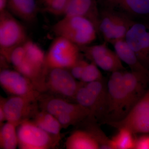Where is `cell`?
<instances>
[{"label": "cell", "instance_id": "23", "mask_svg": "<svg viewBox=\"0 0 149 149\" xmlns=\"http://www.w3.org/2000/svg\"><path fill=\"white\" fill-rule=\"evenodd\" d=\"M74 101L91 112V117L89 118L96 120L97 107L95 101L92 93L85 84L82 83L75 95Z\"/></svg>", "mask_w": 149, "mask_h": 149}, {"label": "cell", "instance_id": "20", "mask_svg": "<svg viewBox=\"0 0 149 149\" xmlns=\"http://www.w3.org/2000/svg\"><path fill=\"white\" fill-rule=\"evenodd\" d=\"M68 149H99L97 142L93 135L85 129L74 130L65 142Z\"/></svg>", "mask_w": 149, "mask_h": 149}, {"label": "cell", "instance_id": "28", "mask_svg": "<svg viewBox=\"0 0 149 149\" xmlns=\"http://www.w3.org/2000/svg\"><path fill=\"white\" fill-rule=\"evenodd\" d=\"M55 117L61 125L62 128H63L75 125L88 118L80 115L64 113H61Z\"/></svg>", "mask_w": 149, "mask_h": 149}, {"label": "cell", "instance_id": "32", "mask_svg": "<svg viewBox=\"0 0 149 149\" xmlns=\"http://www.w3.org/2000/svg\"><path fill=\"white\" fill-rule=\"evenodd\" d=\"M7 0H0V13L7 10Z\"/></svg>", "mask_w": 149, "mask_h": 149}, {"label": "cell", "instance_id": "15", "mask_svg": "<svg viewBox=\"0 0 149 149\" xmlns=\"http://www.w3.org/2000/svg\"><path fill=\"white\" fill-rule=\"evenodd\" d=\"M64 15L82 16L88 18L93 22L99 34L100 13L96 0H70Z\"/></svg>", "mask_w": 149, "mask_h": 149}, {"label": "cell", "instance_id": "10", "mask_svg": "<svg viewBox=\"0 0 149 149\" xmlns=\"http://www.w3.org/2000/svg\"><path fill=\"white\" fill-rule=\"evenodd\" d=\"M6 120L16 126L33 118L38 111L37 101L19 96H12L7 99L1 97Z\"/></svg>", "mask_w": 149, "mask_h": 149}, {"label": "cell", "instance_id": "11", "mask_svg": "<svg viewBox=\"0 0 149 149\" xmlns=\"http://www.w3.org/2000/svg\"><path fill=\"white\" fill-rule=\"evenodd\" d=\"M80 48L87 58L104 71L112 72L125 70L116 53L108 47L105 42L101 45Z\"/></svg>", "mask_w": 149, "mask_h": 149}, {"label": "cell", "instance_id": "2", "mask_svg": "<svg viewBox=\"0 0 149 149\" xmlns=\"http://www.w3.org/2000/svg\"><path fill=\"white\" fill-rule=\"evenodd\" d=\"M52 30L57 37L65 38L79 47L89 45L98 34L92 22L79 16H64L54 25Z\"/></svg>", "mask_w": 149, "mask_h": 149}, {"label": "cell", "instance_id": "29", "mask_svg": "<svg viewBox=\"0 0 149 149\" xmlns=\"http://www.w3.org/2000/svg\"><path fill=\"white\" fill-rule=\"evenodd\" d=\"M88 63V62L80 58L68 70L75 79L80 80L84 70Z\"/></svg>", "mask_w": 149, "mask_h": 149}, {"label": "cell", "instance_id": "24", "mask_svg": "<svg viewBox=\"0 0 149 149\" xmlns=\"http://www.w3.org/2000/svg\"><path fill=\"white\" fill-rule=\"evenodd\" d=\"M88 122L86 123L85 130H88L93 135L98 144L100 149H113L111 139L108 138L102 130L97 121L88 118Z\"/></svg>", "mask_w": 149, "mask_h": 149}, {"label": "cell", "instance_id": "14", "mask_svg": "<svg viewBox=\"0 0 149 149\" xmlns=\"http://www.w3.org/2000/svg\"><path fill=\"white\" fill-rule=\"evenodd\" d=\"M38 102L42 110L49 113L55 116L61 113H72L90 118L89 110L77 103H72L59 97L41 95Z\"/></svg>", "mask_w": 149, "mask_h": 149}, {"label": "cell", "instance_id": "26", "mask_svg": "<svg viewBox=\"0 0 149 149\" xmlns=\"http://www.w3.org/2000/svg\"><path fill=\"white\" fill-rule=\"evenodd\" d=\"M48 12L56 15H64L70 0H37Z\"/></svg>", "mask_w": 149, "mask_h": 149}, {"label": "cell", "instance_id": "1", "mask_svg": "<svg viewBox=\"0 0 149 149\" xmlns=\"http://www.w3.org/2000/svg\"><path fill=\"white\" fill-rule=\"evenodd\" d=\"M19 47L21 51V61L15 69L27 77L40 93L47 91V77L49 68L44 52L37 44L28 40Z\"/></svg>", "mask_w": 149, "mask_h": 149}, {"label": "cell", "instance_id": "8", "mask_svg": "<svg viewBox=\"0 0 149 149\" xmlns=\"http://www.w3.org/2000/svg\"><path fill=\"white\" fill-rule=\"evenodd\" d=\"M78 82L68 69L49 68L47 77V91L54 96L67 100H74L79 88L82 85Z\"/></svg>", "mask_w": 149, "mask_h": 149}, {"label": "cell", "instance_id": "4", "mask_svg": "<svg viewBox=\"0 0 149 149\" xmlns=\"http://www.w3.org/2000/svg\"><path fill=\"white\" fill-rule=\"evenodd\" d=\"M27 40L26 31L7 9L0 13L1 56L8 62L12 51Z\"/></svg>", "mask_w": 149, "mask_h": 149}, {"label": "cell", "instance_id": "3", "mask_svg": "<svg viewBox=\"0 0 149 149\" xmlns=\"http://www.w3.org/2000/svg\"><path fill=\"white\" fill-rule=\"evenodd\" d=\"M124 70L111 72L107 82V102L102 123L107 121H118L127 114V97L123 81Z\"/></svg>", "mask_w": 149, "mask_h": 149}, {"label": "cell", "instance_id": "5", "mask_svg": "<svg viewBox=\"0 0 149 149\" xmlns=\"http://www.w3.org/2000/svg\"><path fill=\"white\" fill-rule=\"evenodd\" d=\"M107 124L118 130L125 128L133 134L149 133V87L146 93L133 107L124 118Z\"/></svg>", "mask_w": 149, "mask_h": 149}, {"label": "cell", "instance_id": "18", "mask_svg": "<svg viewBox=\"0 0 149 149\" xmlns=\"http://www.w3.org/2000/svg\"><path fill=\"white\" fill-rule=\"evenodd\" d=\"M8 10L12 15L24 21H33L38 11L37 0H7Z\"/></svg>", "mask_w": 149, "mask_h": 149}, {"label": "cell", "instance_id": "30", "mask_svg": "<svg viewBox=\"0 0 149 149\" xmlns=\"http://www.w3.org/2000/svg\"><path fill=\"white\" fill-rule=\"evenodd\" d=\"M135 149H149V133L141 134L135 138Z\"/></svg>", "mask_w": 149, "mask_h": 149}, {"label": "cell", "instance_id": "6", "mask_svg": "<svg viewBox=\"0 0 149 149\" xmlns=\"http://www.w3.org/2000/svg\"><path fill=\"white\" fill-rule=\"evenodd\" d=\"M18 126L17 133L20 149L52 148L60 140L41 129L33 121L25 120Z\"/></svg>", "mask_w": 149, "mask_h": 149}, {"label": "cell", "instance_id": "21", "mask_svg": "<svg viewBox=\"0 0 149 149\" xmlns=\"http://www.w3.org/2000/svg\"><path fill=\"white\" fill-rule=\"evenodd\" d=\"M33 118V122L38 127L52 136L61 139V130L62 128L54 116L41 110L37 112Z\"/></svg>", "mask_w": 149, "mask_h": 149}, {"label": "cell", "instance_id": "13", "mask_svg": "<svg viewBox=\"0 0 149 149\" xmlns=\"http://www.w3.org/2000/svg\"><path fill=\"white\" fill-rule=\"evenodd\" d=\"M123 86L127 97V113L146 93L149 87V74L124 70Z\"/></svg>", "mask_w": 149, "mask_h": 149}, {"label": "cell", "instance_id": "9", "mask_svg": "<svg viewBox=\"0 0 149 149\" xmlns=\"http://www.w3.org/2000/svg\"><path fill=\"white\" fill-rule=\"evenodd\" d=\"M0 84L6 93L38 102L41 93L31 81L17 70L3 69L0 72Z\"/></svg>", "mask_w": 149, "mask_h": 149}, {"label": "cell", "instance_id": "7", "mask_svg": "<svg viewBox=\"0 0 149 149\" xmlns=\"http://www.w3.org/2000/svg\"><path fill=\"white\" fill-rule=\"evenodd\" d=\"M80 47L65 38L57 37L46 55L49 68L69 69L80 58Z\"/></svg>", "mask_w": 149, "mask_h": 149}, {"label": "cell", "instance_id": "25", "mask_svg": "<svg viewBox=\"0 0 149 149\" xmlns=\"http://www.w3.org/2000/svg\"><path fill=\"white\" fill-rule=\"evenodd\" d=\"M118 132L111 139L113 149H132L135 147L134 134L125 128L118 129Z\"/></svg>", "mask_w": 149, "mask_h": 149}, {"label": "cell", "instance_id": "19", "mask_svg": "<svg viewBox=\"0 0 149 149\" xmlns=\"http://www.w3.org/2000/svg\"><path fill=\"white\" fill-rule=\"evenodd\" d=\"M92 93L95 101L97 107L96 119L97 121H103L107 102V82L102 79L85 84Z\"/></svg>", "mask_w": 149, "mask_h": 149}, {"label": "cell", "instance_id": "31", "mask_svg": "<svg viewBox=\"0 0 149 149\" xmlns=\"http://www.w3.org/2000/svg\"><path fill=\"white\" fill-rule=\"evenodd\" d=\"M6 120L5 113L4 111L3 107V102L1 100H0V124L1 126L3 125V122Z\"/></svg>", "mask_w": 149, "mask_h": 149}, {"label": "cell", "instance_id": "27", "mask_svg": "<svg viewBox=\"0 0 149 149\" xmlns=\"http://www.w3.org/2000/svg\"><path fill=\"white\" fill-rule=\"evenodd\" d=\"M98 68L93 62L91 63H88L84 70L80 82L85 84L103 79L102 74Z\"/></svg>", "mask_w": 149, "mask_h": 149}, {"label": "cell", "instance_id": "22", "mask_svg": "<svg viewBox=\"0 0 149 149\" xmlns=\"http://www.w3.org/2000/svg\"><path fill=\"white\" fill-rule=\"evenodd\" d=\"M16 125L7 122L1 126L0 148L3 149H15L18 146Z\"/></svg>", "mask_w": 149, "mask_h": 149}, {"label": "cell", "instance_id": "16", "mask_svg": "<svg viewBox=\"0 0 149 149\" xmlns=\"http://www.w3.org/2000/svg\"><path fill=\"white\" fill-rule=\"evenodd\" d=\"M110 8H117L128 16L149 17V0H105Z\"/></svg>", "mask_w": 149, "mask_h": 149}, {"label": "cell", "instance_id": "12", "mask_svg": "<svg viewBox=\"0 0 149 149\" xmlns=\"http://www.w3.org/2000/svg\"><path fill=\"white\" fill-rule=\"evenodd\" d=\"M124 40L142 64L149 70V23L135 22Z\"/></svg>", "mask_w": 149, "mask_h": 149}, {"label": "cell", "instance_id": "17", "mask_svg": "<svg viewBox=\"0 0 149 149\" xmlns=\"http://www.w3.org/2000/svg\"><path fill=\"white\" fill-rule=\"evenodd\" d=\"M112 45L120 60L128 65L131 71L149 74V70L142 64L124 39L117 40Z\"/></svg>", "mask_w": 149, "mask_h": 149}]
</instances>
